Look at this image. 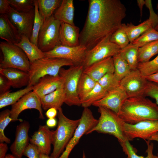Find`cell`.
Returning a JSON list of instances; mask_svg holds the SVG:
<instances>
[{"mask_svg": "<svg viewBox=\"0 0 158 158\" xmlns=\"http://www.w3.org/2000/svg\"><path fill=\"white\" fill-rule=\"evenodd\" d=\"M87 16L80 32V45L89 50L122 24L126 8L119 0H89Z\"/></svg>", "mask_w": 158, "mask_h": 158, "instance_id": "1", "label": "cell"}, {"mask_svg": "<svg viewBox=\"0 0 158 158\" xmlns=\"http://www.w3.org/2000/svg\"><path fill=\"white\" fill-rule=\"evenodd\" d=\"M118 115L124 123L130 124L158 120V106L145 96L129 98L123 104Z\"/></svg>", "mask_w": 158, "mask_h": 158, "instance_id": "2", "label": "cell"}, {"mask_svg": "<svg viewBox=\"0 0 158 158\" xmlns=\"http://www.w3.org/2000/svg\"><path fill=\"white\" fill-rule=\"evenodd\" d=\"M58 111L57 128L55 130H52L53 149L50 158H58L63 153L72 138L80 120L68 118L64 114L61 108Z\"/></svg>", "mask_w": 158, "mask_h": 158, "instance_id": "3", "label": "cell"}, {"mask_svg": "<svg viewBox=\"0 0 158 158\" xmlns=\"http://www.w3.org/2000/svg\"><path fill=\"white\" fill-rule=\"evenodd\" d=\"M98 108L100 116L98 122L86 135L95 131L114 136L117 138L120 143L127 140L123 131L124 122L118 115L105 107H99Z\"/></svg>", "mask_w": 158, "mask_h": 158, "instance_id": "4", "label": "cell"}, {"mask_svg": "<svg viewBox=\"0 0 158 158\" xmlns=\"http://www.w3.org/2000/svg\"><path fill=\"white\" fill-rule=\"evenodd\" d=\"M73 65L72 62L64 59L45 57L37 60L31 63L30 80L27 86H33L44 76L58 75L63 66Z\"/></svg>", "mask_w": 158, "mask_h": 158, "instance_id": "5", "label": "cell"}, {"mask_svg": "<svg viewBox=\"0 0 158 158\" xmlns=\"http://www.w3.org/2000/svg\"><path fill=\"white\" fill-rule=\"evenodd\" d=\"M0 48L3 55L0 68H14L29 72L31 63L20 48L15 44L2 41L0 42Z\"/></svg>", "mask_w": 158, "mask_h": 158, "instance_id": "6", "label": "cell"}, {"mask_svg": "<svg viewBox=\"0 0 158 158\" xmlns=\"http://www.w3.org/2000/svg\"><path fill=\"white\" fill-rule=\"evenodd\" d=\"M82 65H73L67 69L62 68L59 75L64 79L66 94L65 103L69 106L81 105L77 93V87L80 75L83 72Z\"/></svg>", "mask_w": 158, "mask_h": 158, "instance_id": "7", "label": "cell"}, {"mask_svg": "<svg viewBox=\"0 0 158 158\" xmlns=\"http://www.w3.org/2000/svg\"><path fill=\"white\" fill-rule=\"evenodd\" d=\"M61 22L54 15L44 20L38 38L37 46L43 52L53 49L61 44L59 38Z\"/></svg>", "mask_w": 158, "mask_h": 158, "instance_id": "8", "label": "cell"}, {"mask_svg": "<svg viewBox=\"0 0 158 158\" xmlns=\"http://www.w3.org/2000/svg\"><path fill=\"white\" fill-rule=\"evenodd\" d=\"M111 36L105 37L92 48L87 51L82 64L84 69L95 63L113 57L119 53L121 48L110 41Z\"/></svg>", "mask_w": 158, "mask_h": 158, "instance_id": "9", "label": "cell"}, {"mask_svg": "<svg viewBox=\"0 0 158 158\" xmlns=\"http://www.w3.org/2000/svg\"><path fill=\"white\" fill-rule=\"evenodd\" d=\"M80 119L72 138L63 152L58 158H68L71 151L82 136L86 135L96 125L98 121V120L95 118L92 111L88 108H84Z\"/></svg>", "mask_w": 158, "mask_h": 158, "instance_id": "10", "label": "cell"}, {"mask_svg": "<svg viewBox=\"0 0 158 158\" xmlns=\"http://www.w3.org/2000/svg\"><path fill=\"white\" fill-rule=\"evenodd\" d=\"M87 50L84 46L73 47L59 45L53 49L44 52L45 57L64 59L71 61L74 65H82Z\"/></svg>", "mask_w": 158, "mask_h": 158, "instance_id": "11", "label": "cell"}, {"mask_svg": "<svg viewBox=\"0 0 158 158\" xmlns=\"http://www.w3.org/2000/svg\"><path fill=\"white\" fill-rule=\"evenodd\" d=\"M148 82L146 78L137 69L131 70L128 74L120 81V85L129 98L145 96Z\"/></svg>", "mask_w": 158, "mask_h": 158, "instance_id": "12", "label": "cell"}, {"mask_svg": "<svg viewBox=\"0 0 158 158\" xmlns=\"http://www.w3.org/2000/svg\"><path fill=\"white\" fill-rule=\"evenodd\" d=\"M123 129L129 141L137 138L145 141L158 132V120L144 121L134 124L124 123Z\"/></svg>", "mask_w": 158, "mask_h": 158, "instance_id": "13", "label": "cell"}, {"mask_svg": "<svg viewBox=\"0 0 158 158\" xmlns=\"http://www.w3.org/2000/svg\"><path fill=\"white\" fill-rule=\"evenodd\" d=\"M29 109L37 110L39 113V118L42 119H44L40 98L32 91L24 95L16 102L11 105L10 117L12 119V121L17 120L20 122L22 121V120L18 119L19 114L23 111Z\"/></svg>", "mask_w": 158, "mask_h": 158, "instance_id": "14", "label": "cell"}, {"mask_svg": "<svg viewBox=\"0 0 158 158\" xmlns=\"http://www.w3.org/2000/svg\"><path fill=\"white\" fill-rule=\"evenodd\" d=\"M145 1V5L150 11L149 18L137 25H135L131 23L125 24V30L130 43H132L145 31L154 29L157 23L158 15L153 9L151 1L146 0Z\"/></svg>", "mask_w": 158, "mask_h": 158, "instance_id": "15", "label": "cell"}, {"mask_svg": "<svg viewBox=\"0 0 158 158\" xmlns=\"http://www.w3.org/2000/svg\"><path fill=\"white\" fill-rule=\"evenodd\" d=\"M7 15L20 34L24 35L30 39L35 18L34 9L29 12H20L11 7Z\"/></svg>", "mask_w": 158, "mask_h": 158, "instance_id": "16", "label": "cell"}, {"mask_svg": "<svg viewBox=\"0 0 158 158\" xmlns=\"http://www.w3.org/2000/svg\"><path fill=\"white\" fill-rule=\"evenodd\" d=\"M128 98L125 90L120 85L115 89L108 92L104 97L92 105L105 107L118 114L123 104Z\"/></svg>", "mask_w": 158, "mask_h": 158, "instance_id": "17", "label": "cell"}, {"mask_svg": "<svg viewBox=\"0 0 158 158\" xmlns=\"http://www.w3.org/2000/svg\"><path fill=\"white\" fill-rule=\"evenodd\" d=\"M30 124L23 121L16 128L14 140L10 147L12 154L17 158H22L24 151L29 142L28 133Z\"/></svg>", "mask_w": 158, "mask_h": 158, "instance_id": "18", "label": "cell"}, {"mask_svg": "<svg viewBox=\"0 0 158 158\" xmlns=\"http://www.w3.org/2000/svg\"><path fill=\"white\" fill-rule=\"evenodd\" d=\"M64 80L59 75L56 76L47 75L41 78L33 86L32 91L40 98L64 87Z\"/></svg>", "mask_w": 158, "mask_h": 158, "instance_id": "19", "label": "cell"}, {"mask_svg": "<svg viewBox=\"0 0 158 158\" xmlns=\"http://www.w3.org/2000/svg\"><path fill=\"white\" fill-rule=\"evenodd\" d=\"M52 130L46 125H40L30 138L29 142L36 146L40 153L49 155L52 145Z\"/></svg>", "mask_w": 158, "mask_h": 158, "instance_id": "20", "label": "cell"}, {"mask_svg": "<svg viewBox=\"0 0 158 158\" xmlns=\"http://www.w3.org/2000/svg\"><path fill=\"white\" fill-rule=\"evenodd\" d=\"M80 35L78 27L61 22L59 32L61 45L71 47L79 45Z\"/></svg>", "mask_w": 158, "mask_h": 158, "instance_id": "21", "label": "cell"}, {"mask_svg": "<svg viewBox=\"0 0 158 158\" xmlns=\"http://www.w3.org/2000/svg\"><path fill=\"white\" fill-rule=\"evenodd\" d=\"M114 71L113 58L110 57L92 64L85 68L83 73L97 82L107 73Z\"/></svg>", "mask_w": 158, "mask_h": 158, "instance_id": "22", "label": "cell"}, {"mask_svg": "<svg viewBox=\"0 0 158 158\" xmlns=\"http://www.w3.org/2000/svg\"><path fill=\"white\" fill-rule=\"evenodd\" d=\"M21 35L10 20L7 15L0 16V37L6 42L15 44L20 41Z\"/></svg>", "mask_w": 158, "mask_h": 158, "instance_id": "23", "label": "cell"}, {"mask_svg": "<svg viewBox=\"0 0 158 158\" xmlns=\"http://www.w3.org/2000/svg\"><path fill=\"white\" fill-rule=\"evenodd\" d=\"M0 74L8 79L13 88H20L28 85L30 75L28 72L14 68H0Z\"/></svg>", "mask_w": 158, "mask_h": 158, "instance_id": "24", "label": "cell"}, {"mask_svg": "<svg viewBox=\"0 0 158 158\" xmlns=\"http://www.w3.org/2000/svg\"><path fill=\"white\" fill-rule=\"evenodd\" d=\"M65 99L64 87L58 89L40 98L42 109L44 111L51 108H55L58 110L65 103Z\"/></svg>", "mask_w": 158, "mask_h": 158, "instance_id": "25", "label": "cell"}, {"mask_svg": "<svg viewBox=\"0 0 158 158\" xmlns=\"http://www.w3.org/2000/svg\"><path fill=\"white\" fill-rule=\"evenodd\" d=\"M15 44L23 51L31 63L37 60L45 57L44 53L38 46L32 43L30 39L24 35H21L20 41Z\"/></svg>", "mask_w": 158, "mask_h": 158, "instance_id": "26", "label": "cell"}, {"mask_svg": "<svg viewBox=\"0 0 158 158\" xmlns=\"http://www.w3.org/2000/svg\"><path fill=\"white\" fill-rule=\"evenodd\" d=\"M61 22L75 25L74 23V7L73 0H63L53 15Z\"/></svg>", "mask_w": 158, "mask_h": 158, "instance_id": "27", "label": "cell"}, {"mask_svg": "<svg viewBox=\"0 0 158 158\" xmlns=\"http://www.w3.org/2000/svg\"><path fill=\"white\" fill-rule=\"evenodd\" d=\"M33 86H27L25 88L11 92H7L0 95V109L12 105L16 102L24 95L33 90Z\"/></svg>", "mask_w": 158, "mask_h": 158, "instance_id": "28", "label": "cell"}, {"mask_svg": "<svg viewBox=\"0 0 158 158\" xmlns=\"http://www.w3.org/2000/svg\"><path fill=\"white\" fill-rule=\"evenodd\" d=\"M145 141L147 146L146 151L147 155L145 157L138 155L136 154V149L130 144L128 140H126L120 144L123 152L127 155V158H158L157 156L154 155L153 154V143H150V141L149 140H146Z\"/></svg>", "mask_w": 158, "mask_h": 158, "instance_id": "29", "label": "cell"}, {"mask_svg": "<svg viewBox=\"0 0 158 158\" xmlns=\"http://www.w3.org/2000/svg\"><path fill=\"white\" fill-rule=\"evenodd\" d=\"M138 48L132 43H130L126 47L121 49L119 53L128 63L131 70L137 69L139 63Z\"/></svg>", "mask_w": 158, "mask_h": 158, "instance_id": "30", "label": "cell"}, {"mask_svg": "<svg viewBox=\"0 0 158 158\" xmlns=\"http://www.w3.org/2000/svg\"><path fill=\"white\" fill-rule=\"evenodd\" d=\"M97 82L88 75L83 72L79 78L77 87V93L80 100L93 89Z\"/></svg>", "mask_w": 158, "mask_h": 158, "instance_id": "31", "label": "cell"}, {"mask_svg": "<svg viewBox=\"0 0 158 158\" xmlns=\"http://www.w3.org/2000/svg\"><path fill=\"white\" fill-rule=\"evenodd\" d=\"M39 13L44 20L53 16L60 6L61 0H37Z\"/></svg>", "mask_w": 158, "mask_h": 158, "instance_id": "32", "label": "cell"}, {"mask_svg": "<svg viewBox=\"0 0 158 158\" xmlns=\"http://www.w3.org/2000/svg\"><path fill=\"white\" fill-rule=\"evenodd\" d=\"M108 92L97 82L93 89L80 100L81 106L84 108H88L95 102L103 98Z\"/></svg>", "mask_w": 158, "mask_h": 158, "instance_id": "33", "label": "cell"}, {"mask_svg": "<svg viewBox=\"0 0 158 158\" xmlns=\"http://www.w3.org/2000/svg\"><path fill=\"white\" fill-rule=\"evenodd\" d=\"M158 53V40L148 43L138 48V62L144 63L148 61L152 57Z\"/></svg>", "mask_w": 158, "mask_h": 158, "instance_id": "34", "label": "cell"}, {"mask_svg": "<svg viewBox=\"0 0 158 158\" xmlns=\"http://www.w3.org/2000/svg\"><path fill=\"white\" fill-rule=\"evenodd\" d=\"M114 68V74L121 81L130 72L131 70L128 63L118 53L113 57Z\"/></svg>", "mask_w": 158, "mask_h": 158, "instance_id": "35", "label": "cell"}, {"mask_svg": "<svg viewBox=\"0 0 158 158\" xmlns=\"http://www.w3.org/2000/svg\"><path fill=\"white\" fill-rule=\"evenodd\" d=\"M35 18L31 36L30 39L33 43L37 46L38 38L40 31L44 22V20L40 14L37 0H35Z\"/></svg>", "mask_w": 158, "mask_h": 158, "instance_id": "36", "label": "cell"}, {"mask_svg": "<svg viewBox=\"0 0 158 158\" xmlns=\"http://www.w3.org/2000/svg\"><path fill=\"white\" fill-rule=\"evenodd\" d=\"M124 23L110 37V41L118 46L121 49L126 47L130 42L126 32Z\"/></svg>", "mask_w": 158, "mask_h": 158, "instance_id": "37", "label": "cell"}, {"mask_svg": "<svg viewBox=\"0 0 158 158\" xmlns=\"http://www.w3.org/2000/svg\"><path fill=\"white\" fill-rule=\"evenodd\" d=\"M120 81L114 73L109 72L104 75L97 82L108 92L113 90L120 85Z\"/></svg>", "mask_w": 158, "mask_h": 158, "instance_id": "38", "label": "cell"}, {"mask_svg": "<svg viewBox=\"0 0 158 158\" xmlns=\"http://www.w3.org/2000/svg\"><path fill=\"white\" fill-rule=\"evenodd\" d=\"M12 121L10 117V110L6 109L0 113V142L9 144L11 140L4 134V131L9 123Z\"/></svg>", "mask_w": 158, "mask_h": 158, "instance_id": "39", "label": "cell"}, {"mask_svg": "<svg viewBox=\"0 0 158 158\" xmlns=\"http://www.w3.org/2000/svg\"><path fill=\"white\" fill-rule=\"evenodd\" d=\"M157 40H158V31L154 28H152L144 32L133 41L132 43L139 48Z\"/></svg>", "mask_w": 158, "mask_h": 158, "instance_id": "40", "label": "cell"}, {"mask_svg": "<svg viewBox=\"0 0 158 158\" xmlns=\"http://www.w3.org/2000/svg\"><path fill=\"white\" fill-rule=\"evenodd\" d=\"M137 69L145 77L158 72V55L154 59L144 63H139Z\"/></svg>", "mask_w": 158, "mask_h": 158, "instance_id": "41", "label": "cell"}, {"mask_svg": "<svg viewBox=\"0 0 158 158\" xmlns=\"http://www.w3.org/2000/svg\"><path fill=\"white\" fill-rule=\"evenodd\" d=\"M16 11L20 12H28L34 9L35 0H7Z\"/></svg>", "mask_w": 158, "mask_h": 158, "instance_id": "42", "label": "cell"}, {"mask_svg": "<svg viewBox=\"0 0 158 158\" xmlns=\"http://www.w3.org/2000/svg\"><path fill=\"white\" fill-rule=\"evenodd\" d=\"M145 96L149 97L155 99L158 106V84L148 81Z\"/></svg>", "mask_w": 158, "mask_h": 158, "instance_id": "43", "label": "cell"}, {"mask_svg": "<svg viewBox=\"0 0 158 158\" xmlns=\"http://www.w3.org/2000/svg\"><path fill=\"white\" fill-rule=\"evenodd\" d=\"M40 153L37 147L29 143L24 151L23 155L28 158H40Z\"/></svg>", "mask_w": 158, "mask_h": 158, "instance_id": "44", "label": "cell"}, {"mask_svg": "<svg viewBox=\"0 0 158 158\" xmlns=\"http://www.w3.org/2000/svg\"><path fill=\"white\" fill-rule=\"evenodd\" d=\"M11 87V84L8 79L0 74V95L9 91Z\"/></svg>", "mask_w": 158, "mask_h": 158, "instance_id": "45", "label": "cell"}, {"mask_svg": "<svg viewBox=\"0 0 158 158\" xmlns=\"http://www.w3.org/2000/svg\"><path fill=\"white\" fill-rule=\"evenodd\" d=\"M11 6L7 0H0V13L1 15H8Z\"/></svg>", "mask_w": 158, "mask_h": 158, "instance_id": "46", "label": "cell"}, {"mask_svg": "<svg viewBox=\"0 0 158 158\" xmlns=\"http://www.w3.org/2000/svg\"><path fill=\"white\" fill-rule=\"evenodd\" d=\"M8 150L7 143L0 142V158H5Z\"/></svg>", "mask_w": 158, "mask_h": 158, "instance_id": "47", "label": "cell"}, {"mask_svg": "<svg viewBox=\"0 0 158 158\" xmlns=\"http://www.w3.org/2000/svg\"><path fill=\"white\" fill-rule=\"evenodd\" d=\"M57 110L54 108H51L48 109L45 114L48 118H55L58 114Z\"/></svg>", "mask_w": 158, "mask_h": 158, "instance_id": "48", "label": "cell"}, {"mask_svg": "<svg viewBox=\"0 0 158 158\" xmlns=\"http://www.w3.org/2000/svg\"><path fill=\"white\" fill-rule=\"evenodd\" d=\"M46 125L49 128L55 127L57 124V121L55 118H48L46 121Z\"/></svg>", "mask_w": 158, "mask_h": 158, "instance_id": "49", "label": "cell"}, {"mask_svg": "<svg viewBox=\"0 0 158 158\" xmlns=\"http://www.w3.org/2000/svg\"><path fill=\"white\" fill-rule=\"evenodd\" d=\"M145 78L148 81L158 84V72Z\"/></svg>", "mask_w": 158, "mask_h": 158, "instance_id": "50", "label": "cell"}, {"mask_svg": "<svg viewBox=\"0 0 158 158\" xmlns=\"http://www.w3.org/2000/svg\"><path fill=\"white\" fill-rule=\"evenodd\" d=\"M137 3L140 11L141 17L142 15L143 7L145 4V1L143 0H137Z\"/></svg>", "mask_w": 158, "mask_h": 158, "instance_id": "51", "label": "cell"}, {"mask_svg": "<svg viewBox=\"0 0 158 158\" xmlns=\"http://www.w3.org/2000/svg\"><path fill=\"white\" fill-rule=\"evenodd\" d=\"M147 140L150 141L151 140H154L158 142V132L152 135ZM157 156L158 157V153L157 154Z\"/></svg>", "mask_w": 158, "mask_h": 158, "instance_id": "52", "label": "cell"}, {"mask_svg": "<svg viewBox=\"0 0 158 158\" xmlns=\"http://www.w3.org/2000/svg\"><path fill=\"white\" fill-rule=\"evenodd\" d=\"M40 158H50L49 155L40 153Z\"/></svg>", "mask_w": 158, "mask_h": 158, "instance_id": "53", "label": "cell"}, {"mask_svg": "<svg viewBox=\"0 0 158 158\" xmlns=\"http://www.w3.org/2000/svg\"><path fill=\"white\" fill-rule=\"evenodd\" d=\"M5 158H17L12 154H6Z\"/></svg>", "mask_w": 158, "mask_h": 158, "instance_id": "54", "label": "cell"}, {"mask_svg": "<svg viewBox=\"0 0 158 158\" xmlns=\"http://www.w3.org/2000/svg\"><path fill=\"white\" fill-rule=\"evenodd\" d=\"M154 29L158 31V21L157 24L154 28Z\"/></svg>", "mask_w": 158, "mask_h": 158, "instance_id": "55", "label": "cell"}, {"mask_svg": "<svg viewBox=\"0 0 158 158\" xmlns=\"http://www.w3.org/2000/svg\"><path fill=\"white\" fill-rule=\"evenodd\" d=\"M83 158H86V156L84 152H83Z\"/></svg>", "mask_w": 158, "mask_h": 158, "instance_id": "56", "label": "cell"}, {"mask_svg": "<svg viewBox=\"0 0 158 158\" xmlns=\"http://www.w3.org/2000/svg\"><path fill=\"white\" fill-rule=\"evenodd\" d=\"M156 9H158V3L157 5Z\"/></svg>", "mask_w": 158, "mask_h": 158, "instance_id": "57", "label": "cell"}]
</instances>
